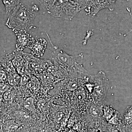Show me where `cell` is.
<instances>
[{"label":"cell","instance_id":"cell-22","mask_svg":"<svg viewBox=\"0 0 132 132\" xmlns=\"http://www.w3.org/2000/svg\"><path fill=\"white\" fill-rule=\"evenodd\" d=\"M71 1H75L76 2V1H77L78 0H71Z\"/></svg>","mask_w":132,"mask_h":132},{"label":"cell","instance_id":"cell-11","mask_svg":"<svg viewBox=\"0 0 132 132\" xmlns=\"http://www.w3.org/2000/svg\"><path fill=\"white\" fill-rule=\"evenodd\" d=\"M24 106L27 110L31 112H35V107L34 104V100L32 97L27 98L24 102Z\"/></svg>","mask_w":132,"mask_h":132},{"label":"cell","instance_id":"cell-4","mask_svg":"<svg viewBox=\"0 0 132 132\" xmlns=\"http://www.w3.org/2000/svg\"><path fill=\"white\" fill-rule=\"evenodd\" d=\"M116 0H92L90 7L94 8L92 13L95 15L99 11L104 9L107 8L111 11H113L115 7V2Z\"/></svg>","mask_w":132,"mask_h":132},{"label":"cell","instance_id":"cell-12","mask_svg":"<svg viewBox=\"0 0 132 132\" xmlns=\"http://www.w3.org/2000/svg\"><path fill=\"white\" fill-rule=\"evenodd\" d=\"M120 115L118 111H116L115 113L112 118L108 121V123L111 125H118L121 123Z\"/></svg>","mask_w":132,"mask_h":132},{"label":"cell","instance_id":"cell-3","mask_svg":"<svg viewBox=\"0 0 132 132\" xmlns=\"http://www.w3.org/2000/svg\"><path fill=\"white\" fill-rule=\"evenodd\" d=\"M91 80L93 82V94L97 100L101 101L106 96L109 82L105 73L102 71L94 76H91Z\"/></svg>","mask_w":132,"mask_h":132},{"label":"cell","instance_id":"cell-24","mask_svg":"<svg viewBox=\"0 0 132 132\" xmlns=\"http://www.w3.org/2000/svg\"><path fill=\"white\" fill-rule=\"evenodd\" d=\"M121 132H125V131H123Z\"/></svg>","mask_w":132,"mask_h":132},{"label":"cell","instance_id":"cell-9","mask_svg":"<svg viewBox=\"0 0 132 132\" xmlns=\"http://www.w3.org/2000/svg\"><path fill=\"white\" fill-rule=\"evenodd\" d=\"M102 111L105 119L108 121L113 116L116 111L111 106L106 105L102 107Z\"/></svg>","mask_w":132,"mask_h":132},{"label":"cell","instance_id":"cell-2","mask_svg":"<svg viewBox=\"0 0 132 132\" xmlns=\"http://www.w3.org/2000/svg\"><path fill=\"white\" fill-rule=\"evenodd\" d=\"M37 11L35 6L29 9L20 4L9 18L6 25L15 34L28 33L33 27Z\"/></svg>","mask_w":132,"mask_h":132},{"label":"cell","instance_id":"cell-8","mask_svg":"<svg viewBox=\"0 0 132 132\" xmlns=\"http://www.w3.org/2000/svg\"><path fill=\"white\" fill-rule=\"evenodd\" d=\"M6 6L7 12H10L20 5L21 0H3Z\"/></svg>","mask_w":132,"mask_h":132},{"label":"cell","instance_id":"cell-23","mask_svg":"<svg viewBox=\"0 0 132 132\" xmlns=\"http://www.w3.org/2000/svg\"><path fill=\"white\" fill-rule=\"evenodd\" d=\"M0 132H3L2 130L1 129H0Z\"/></svg>","mask_w":132,"mask_h":132},{"label":"cell","instance_id":"cell-18","mask_svg":"<svg viewBox=\"0 0 132 132\" xmlns=\"http://www.w3.org/2000/svg\"><path fill=\"white\" fill-rule=\"evenodd\" d=\"M110 132H120L119 130H117V129H114L111 131Z\"/></svg>","mask_w":132,"mask_h":132},{"label":"cell","instance_id":"cell-14","mask_svg":"<svg viewBox=\"0 0 132 132\" xmlns=\"http://www.w3.org/2000/svg\"><path fill=\"white\" fill-rule=\"evenodd\" d=\"M38 108L42 111H45L47 107V102L44 100H41L38 102Z\"/></svg>","mask_w":132,"mask_h":132},{"label":"cell","instance_id":"cell-13","mask_svg":"<svg viewBox=\"0 0 132 132\" xmlns=\"http://www.w3.org/2000/svg\"><path fill=\"white\" fill-rule=\"evenodd\" d=\"M3 100L6 101H11L13 99L14 95L13 91L9 89L7 90L3 94Z\"/></svg>","mask_w":132,"mask_h":132},{"label":"cell","instance_id":"cell-19","mask_svg":"<svg viewBox=\"0 0 132 132\" xmlns=\"http://www.w3.org/2000/svg\"><path fill=\"white\" fill-rule=\"evenodd\" d=\"M43 132H50V130L46 129V130H43Z\"/></svg>","mask_w":132,"mask_h":132},{"label":"cell","instance_id":"cell-15","mask_svg":"<svg viewBox=\"0 0 132 132\" xmlns=\"http://www.w3.org/2000/svg\"><path fill=\"white\" fill-rule=\"evenodd\" d=\"M6 72L0 65V82H5L6 80Z\"/></svg>","mask_w":132,"mask_h":132},{"label":"cell","instance_id":"cell-7","mask_svg":"<svg viewBox=\"0 0 132 132\" xmlns=\"http://www.w3.org/2000/svg\"><path fill=\"white\" fill-rule=\"evenodd\" d=\"M123 121L125 125L127 126L132 125V105L126 108L124 113Z\"/></svg>","mask_w":132,"mask_h":132},{"label":"cell","instance_id":"cell-17","mask_svg":"<svg viewBox=\"0 0 132 132\" xmlns=\"http://www.w3.org/2000/svg\"><path fill=\"white\" fill-rule=\"evenodd\" d=\"M1 93H0V104L2 103L3 101V94H2Z\"/></svg>","mask_w":132,"mask_h":132},{"label":"cell","instance_id":"cell-6","mask_svg":"<svg viewBox=\"0 0 132 132\" xmlns=\"http://www.w3.org/2000/svg\"><path fill=\"white\" fill-rule=\"evenodd\" d=\"M17 36V45L16 48L18 49H24L27 46H28L31 42H29V40H31V36L28 33H21L16 34Z\"/></svg>","mask_w":132,"mask_h":132},{"label":"cell","instance_id":"cell-16","mask_svg":"<svg viewBox=\"0 0 132 132\" xmlns=\"http://www.w3.org/2000/svg\"><path fill=\"white\" fill-rule=\"evenodd\" d=\"M68 87L70 90H75L77 87V84H76L75 82L71 81L69 84Z\"/></svg>","mask_w":132,"mask_h":132},{"label":"cell","instance_id":"cell-5","mask_svg":"<svg viewBox=\"0 0 132 132\" xmlns=\"http://www.w3.org/2000/svg\"><path fill=\"white\" fill-rule=\"evenodd\" d=\"M31 43L30 42L28 46L29 47L33 53L37 56H42L47 45L46 40L44 39H40L32 42L31 41Z\"/></svg>","mask_w":132,"mask_h":132},{"label":"cell","instance_id":"cell-20","mask_svg":"<svg viewBox=\"0 0 132 132\" xmlns=\"http://www.w3.org/2000/svg\"><path fill=\"white\" fill-rule=\"evenodd\" d=\"M16 132H24V131H21V130H20V131H17Z\"/></svg>","mask_w":132,"mask_h":132},{"label":"cell","instance_id":"cell-21","mask_svg":"<svg viewBox=\"0 0 132 132\" xmlns=\"http://www.w3.org/2000/svg\"><path fill=\"white\" fill-rule=\"evenodd\" d=\"M1 112H0V120H1Z\"/></svg>","mask_w":132,"mask_h":132},{"label":"cell","instance_id":"cell-10","mask_svg":"<svg viewBox=\"0 0 132 132\" xmlns=\"http://www.w3.org/2000/svg\"><path fill=\"white\" fill-rule=\"evenodd\" d=\"M88 111L90 116L94 118L98 117L102 113H103L102 108L95 104L91 105Z\"/></svg>","mask_w":132,"mask_h":132},{"label":"cell","instance_id":"cell-1","mask_svg":"<svg viewBox=\"0 0 132 132\" xmlns=\"http://www.w3.org/2000/svg\"><path fill=\"white\" fill-rule=\"evenodd\" d=\"M47 36L51 43L50 52L53 60L55 62V64L67 72L90 75L82 65V53L76 56L69 55L59 47L54 45L47 34Z\"/></svg>","mask_w":132,"mask_h":132}]
</instances>
